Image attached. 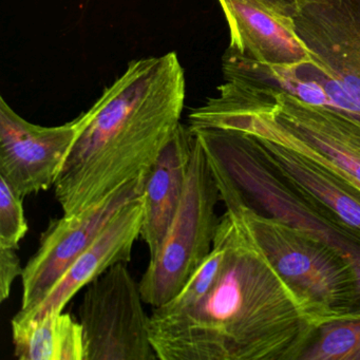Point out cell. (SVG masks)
I'll list each match as a JSON object with an SVG mask.
<instances>
[{
    "mask_svg": "<svg viewBox=\"0 0 360 360\" xmlns=\"http://www.w3.org/2000/svg\"><path fill=\"white\" fill-rule=\"evenodd\" d=\"M224 261L199 304L174 317L150 316L161 360H299L316 326L250 237L239 210L223 202Z\"/></svg>",
    "mask_w": 360,
    "mask_h": 360,
    "instance_id": "1",
    "label": "cell"
},
{
    "mask_svg": "<svg viewBox=\"0 0 360 360\" xmlns=\"http://www.w3.org/2000/svg\"><path fill=\"white\" fill-rule=\"evenodd\" d=\"M186 98L176 52L134 60L84 111L85 128L54 184L64 214L145 178L181 124Z\"/></svg>",
    "mask_w": 360,
    "mask_h": 360,
    "instance_id": "2",
    "label": "cell"
},
{
    "mask_svg": "<svg viewBox=\"0 0 360 360\" xmlns=\"http://www.w3.org/2000/svg\"><path fill=\"white\" fill-rule=\"evenodd\" d=\"M212 170L238 199L261 216L277 219L320 238L336 250L355 271L360 318V231L337 218L286 178L265 155L256 136L236 130L193 129Z\"/></svg>",
    "mask_w": 360,
    "mask_h": 360,
    "instance_id": "3",
    "label": "cell"
},
{
    "mask_svg": "<svg viewBox=\"0 0 360 360\" xmlns=\"http://www.w3.org/2000/svg\"><path fill=\"white\" fill-rule=\"evenodd\" d=\"M295 24L307 58L292 67L258 65L259 75L303 102L360 123V0L314 4Z\"/></svg>",
    "mask_w": 360,
    "mask_h": 360,
    "instance_id": "4",
    "label": "cell"
},
{
    "mask_svg": "<svg viewBox=\"0 0 360 360\" xmlns=\"http://www.w3.org/2000/svg\"><path fill=\"white\" fill-rule=\"evenodd\" d=\"M214 172L221 201L233 204L255 243L316 324L354 317L359 299L355 271L320 238L244 205Z\"/></svg>",
    "mask_w": 360,
    "mask_h": 360,
    "instance_id": "5",
    "label": "cell"
},
{
    "mask_svg": "<svg viewBox=\"0 0 360 360\" xmlns=\"http://www.w3.org/2000/svg\"><path fill=\"white\" fill-rule=\"evenodd\" d=\"M219 200L218 184L197 136L178 212L141 278L143 300L153 309L178 295L212 252L221 218L216 212Z\"/></svg>",
    "mask_w": 360,
    "mask_h": 360,
    "instance_id": "6",
    "label": "cell"
},
{
    "mask_svg": "<svg viewBox=\"0 0 360 360\" xmlns=\"http://www.w3.org/2000/svg\"><path fill=\"white\" fill-rule=\"evenodd\" d=\"M127 263L111 266L90 282L79 307L85 360H155L147 315Z\"/></svg>",
    "mask_w": 360,
    "mask_h": 360,
    "instance_id": "7",
    "label": "cell"
},
{
    "mask_svg": "<svg viewBox=\"0 0 360 360\" xmlns=\"http://www.w3.org/2000/svg\"><path fill=\"white\" fill-rule=\"evenodd\" d=\"M145 178L136 179L75 214L52 219L41 233L37 252L24 267L22 304L18 314L24 315L45 298L69 267L89 248L115 212L127 202L141 197Z\"/></svg>",
    "mask_w": 360,
    "mask_h": 360,
    "instance_id": "8",
    "label": "cell"
},
{
    "mask_svg": "<svg viewBox=\"0 0 360 360\" xmlns=\"http://www.w3.org/2000/svg\"><path fill=\"white\" fill-rule=\"evenodd\" d=\"M85 128L83 113L64 125L45 127L20 117L0 98V178L22 199L54 186Z\"/></svg>",
    "mask_w": 360,
    "mask_h": 360,
    "instance_id": "9",
    "label": "cell"
},
{
    "mask_svg": "<svg viewBox=\"0 0 360 360\" xmlns=\"http://www.w3.org/2000/svg\"><path fill=\"white\" fill-rule=\"evenodd\" d=\"M143 218L144 203L141 195L115 212L100 235L54 284L39 304L24 315L16 314L15 317L37 318L63 311L71 299L90 282L117 263L129 262L134 244L141 237Z\"/></svg>",
    "mask_w": 360,
    "mask_h": 360,
    "instance_id": "10",
    "label": "cell"
},
{
    "mask_svg": "<svg viewBox=\"0 0 360 360\" xmlns=\"http://www.w3.org/2000/svg\"><path fill=\"white\" fill-rule=\"evenodd\" d=\"M197 134L181 123L145 179L144 218L141 237L155 258L178 212L184 193Z\"/></svg>",
    "mask_w": 360,
    "mask_h": 360,
    "instance_id": "11",
    "label": "cell"
},
{
    "mask_svg": "<svg viewBox=\"0 0 360 360\" xmlns=\"http://www.w3.org/2000/svg\"><path fill=\"white\" fill-rule=\"evenodd\" d=\"M218 3L229 26V49L269 67H292L307 58L294 18L274 15L242 0Z\"/></svg>",
    "mask_w": 360,
    "mask_h": 360,
    "instance_id": "12",
    "label": "cell"
},
{
    "mask_svg": "<svg viewBox=\"0 0 360 360\" xmlns=\"http://www.w3.org/2000/svg\"><path fill=\"white\" fill-rule=\"evenodd\" d=\"M256 138L271 163L286 178L345 224L360 231V189L357 186L320 160L279 143Z\"/></svg>",
    "mask_w": 360,
    "mask_h": 360,
    "instance_id": "13",
    "label": "cell"
},
{
    "mask_svg": "<svg viewBox=\"0 0 360 360\" xmlns=\"http://www.w3.org/2000/svg\"><path fill=\"white\" fill-rule=\"evenodd\" d=\"M14 355L20 360H85L81 322L53 311L37 318L11 320Z\"/></svg>",
    "mask_w": 360,
    "mask_h": 360,
    "instance_id": "14",
    "label": "cell"
},
{
    "mask_svg": "<svg viewBox=\"0 0 360 360\" xmlns=\"http://www.w3.org/2000/svg\"><path fill=\"white\" fill-rule=\"evenodd\" d=\"M225 252H226V245H225L224 233L220 225H218L214 246L207 258L189 278L188 281L178 295L162 307L153 309L151 317H174V316L186 313L187 311L199 304L216 281L224 261Z\"/></svg>",
    "mask_w": 360,
    "mask_h": 360,
    "instance_id": "15",
    "label": "cell"
},
{
    "mask_svg": "<svg viewBox=\"0 0 360 360\" xmlns=\"http://www.w3.org/2000/svg\"><path fill=\"white\" fill-rule=\"evenodd\" d=\"M299 360H360V318L319 324Z\"/></svg>",
    "mask_w": 360,
    "mask_h": 360,
    "instance_id": "16",
    "label": "cell"
},
{
    "mask_svg": "<svg viewBox=\"0 0 360 360\" xmlns=\"http://www.w3.org/2000/svg\"><path fill=\"white\" fill-rule=\"evenodd\" d=\"M24 199L0 178V248L18 250L28 233Z\"/></svg>",
    "mask_w": 360,
    "mask_h": 360,
    "instance_id": "17",
    "label": "cell"
},
{
    "mask_svg": "<svg viewBox=\"0 0 360 360\" xmlns=\"http://www.w3.org/2000/svg\"><path fill=\"white\" fill-rule=\"evenodd\" d=\"M24 267L16 250L0 248V301L5 302L11 295L16 278L22 277Z\"/></svg>",
    "mask_w": 360,
    "mask_h": 360,
    "instance_id": "18",
    "label": "cell"
},
{
    "mask_svg": "<svg viewBox=\"0 0 360 360\" xmlns=\"http://www.w3.org/2000/svg\"><path fill=\"white\" fill-rule=\"evenodd\" d=\"M263 11L283 18H296L303 10L324 0H242Z\"/></svg>",
    "mask_w": 360,
    "mask_h": 360,
    "instance_id": "19",
    "label": "cell"
},
{
    "mask_svg": "<svg viewBox=\"0 0 360 360\" xmlns=\"http://www.w3.org/2000/svg\"><path fill=\"white\" fill-rule=\"evenodd\" d=\"M311 158H313V157H311ZM315 159H316V158H315ZM317 160H319V159H317ZM320 161H322V160H320ZM322 162H324V161H322ZM324 163H326V162H324ZM326 164H328V163H326ZM328 165H330V164H328ZM330 166H332V165H330ZM332 167H334V166H332ZM334 168H335V169L337 170V172H339V174H341V176H345V178L347 179V180H349V182L352 183V184L355 185V186H357L358 188L360 189V182H358V181L354 180V179L351 178V176H349V174H345V172H341V170H339L338 168H336V167H334Z\"/></svg>",
    "mask_w": 360,
    "mask_h": 360,
    "instance_id": "20",
    "label": "cell"
}]
</instances>
